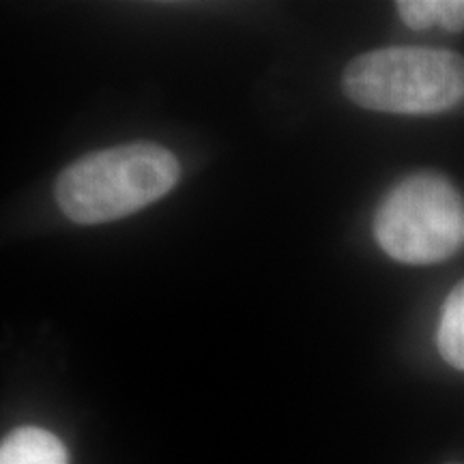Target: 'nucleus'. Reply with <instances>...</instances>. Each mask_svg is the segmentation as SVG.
I'll list each match as a JSON object with an SVG mask.
<instances>
[{
    "label": "nucleus",
    "instance_id": "4",
    "mask_svg": "<svg viewBox=\"0 0 464 464\" xmlns=\"http://www.w3.org/2000/svg\"><path fill=\"white\" fill-rule=\"evenodd\" d=\"M0 464H69V456L56 434L39 426H22L3 439Z\"/></svg>",
    "mask_w": 464,
    "mask_h": 464
},
{
    "label": "nucleus",
    "instance_id": "3",
    "mask_svg": "<svg viewBox=\"0 0 464 464\" xmlns=\"http://www.w3.org/2000/svg\"><path fill=\"white\" fill-rule=\"evenodd\" d=\"M372 230L382 252L398 263H443L464 247V200L437 172L411 174L381 200Z\"/></svg>",
    "mask_w": 464,
    "mask_h": 464
},
{
    "label": "nucleus",
    "instance_id": "6",
    "mask_svg": "<svg viewBox=\"0 0 464 464\" xmlns=\"http://www.w3.org/2000/svg\"><path fill=\"white\" fill-rule=\"evenodd\" d=\"M437 346L451 368L464 372V280L458 282L440 307Z\"/></svg>",
    "mask_w": 464,
    "mask_h": 464
},
{
    "label": "nucleus",
    "instance_id": "5",
    "mask_svg": "<svg viewBox=\"0 0 464 464\" xmlns=\"http://www.w3.org/2000/svg\"><path fill=\"white\" fill-rule=\"evenodd\" d=\"M400 20L413 31L439 26L448 33L464 31V0H400Z\"/></svg>",
    "mask_w": 464,
    "mask_h": 464
},
{
    "label": "nucleus",
    "instance_id": "7",
    "mask_svg": "<svg viewBox=\"0 0 464 464\" xmlns=\"http://www.w3.org/2000/svg\"><path fill=\"white\" fill-rule=\"evenodd\" d=\"M451 464H456V462H451Z\"/></svg>",
    "mask_w": 464,
    "mask_h": 464
},
{
    "label": "nucleus",
    "instance_id": "2",
    "mask_svg": "<svg viewBox=\"0 0 464 464\" xmlns=\"http://www.w3.org/2000/svg\"><path fill=\"white\" fill-rule=\"evenodd\" d=\"M342 89L353 103L374 112H445L464 100V58L420 45L372 50L348 63Z\"/></svg>",
    "mask_w": 464,
    "mask_h": 464
},
{
    "label": "nucleus",
    "instance_id": "1",
    "mask_svg": "<svg viewBox=\"0 0 464 464\" xmlns=\"http://www.w3.org/2000/svg\"><path fill=\"white\" fill-rule=\"evenodd\" d=\"M179 179L172 150L155 142L121 144L69 164L56 181V202L75 224H106L164 198Z\"/></svg>",
    "mask_w": 464,
    "mask_h": 464
}]
</instances>
